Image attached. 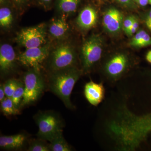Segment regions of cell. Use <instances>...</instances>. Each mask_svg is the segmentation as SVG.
<instances>
[{"label":"cell","instance_id":"cell-24","mask_svg":"<svg viewBox=\"0 0 151 151\" xmlns=\"http://www.w3.org/2000/svg\"><path fill=\"white\" fill-rule=\"evenodd\" d=\"M139 27V21L137 17L134 16V20L133 24L131 27L130 28L129 30L127 33V35L129 36H132L137 31V30Z\"/></svg>","mask_w":151,"mask_h":151},{"label":"cell","instance_id":"cell-34","mask_svg":"<svg viewBox=\"0 0 151 151\" xmlns=\"http://www.w3.org/2000/svg\"><path fill=\"white\" fill-rule=\"evenodd\" d=\"M97 1H101V0H97Z\"/></svg>","mask_w":151,"mask_h":151},{"label":"cell","instance_id":"cell-17","mask_svg":"<svg viewBox=\"0 0 151 151\" xmlns=\"http://www.w3.org/2000/svg\"><path fill=\"white\" fill-rule=\"evenodd\" d=\"M80 0H58V8L63 14L75 12L77 9Z\"/></svg>","mask_w":151,"mask_h":151},{"label":"cell","instance_id":"cell-3","mask_svg":"<svg viewBox=\"0 0 151 151\" xmlns=\"http://www.w3.org/2000/svg\"><path fill=\"white\" fill-rule=\"evenodd\" d=\"M103 53V41L100 35H92L84 42L81 49V60L84 72H89L100 61Z\"/></svg>","mask_w":151,"mask_h":151},{"label":"cell","instance_id":"cell-8","mask_svg":"<svg viewBox=\"0 0 151 151\" xmlns=\"http://www.w3.org/2000/svg\"><path fill=\"white\" fill-rule=\"evenodd\" d=\"M49 47L45 45L39 47L26 49L19 55L17 60L22 65L40 71L41 65L48 56Z\"/></svg>","mask_w":151,"mask_h":151},{"label":"cell","instance_id":"cell-1","mask_svg":"<svg viewBox=\"0 0 151 151\" xmlns=\"http://www.w3.org/2000/svg\"><path fill=\"white\" fill-rule=\"evenodd\" d=\"M81 73V71L74 66L55 71L50 78V90L61 99L69 109H73L74 108L70 101V95Z\"/></svg>","mask_w":151,"mask_h":151},{"label":"cell","instance_id":"cell-7","mask_svg":"<svg viewBox=\"0 0 151 151\" xmlns=\"http://www.w3.org/2000/svg\"><path fill=\"white\" fill-rule=\"evenodd\" d=\"M17 40L26 49L43 46L46 41V25L41 24L22 29L17 36Z\"/></svg>","mask_w":151,"mask_h":151},{"label":"cell","instance_id":"cell-26","mask_svg":"<svg viewBox=\"0 0 151 151\" xmlns=\"http://www.w3.org/2000/svg\"><path fill=\"white\" fill-rule=\"evenodd\" d=\"M6 97L4 89V84H1L0 85V102H2L5 98Z\"/></svg>","mask_w":151,"mask_h":151},{"label":"cell","instance_id":"cell-27","mask_svg":"<svg viewBox=\"0 0 151 151\" xmlns=\"http://www.w3.org/2000/svg\"><path fill=\"white\" fill-rule=\"evenodd\" d=\"M139 5L145 6L149 3V0H135Z\"/></svg>","mask_w":151,"mask_h":151},{"label":"cell","instance_id":"cell-28","mask_svg":"<svg viewBox=\"0 0 151 151\" xmlns=\"http://www.w3.org/2000/svg\"><path fill=\"white\" fill-rule=\"evenodd\" d=\"M146 24L147 27L149 25L151 24V9L150 12H149L148 15L147 17V19L146 20Z\"/></svg>","mask_w":151,"mask_h":151},{"label":"cell","instance_id":"cell-23","mask_svg":"<svg viewBox=\"0 0 151 151\" xmlns=\"http://www.w3.org/2000/svg\"><path fill=\"white\" fill-rule=\"evenodd\" d=\"M134 16H130L124 19L122 29L126 34H127V33L129 30L130 28L132 27L134 20Z\"/></svg>","mask_w":151,"mask_h":151},{"label":"cell","instance_id":"cell-14","mask_svg":"<svg viewBox=\"0 0 151 151\" xmlns=\"http://www.w3.org/2000/svg\"><path fill=\"white\" fill-rule=\"evenodd\" d=\"M27 139L26 135L18 134L11 136L0 137V147L7 150H17L22 148Z\"/></svg>","mask_w":151,"mask_h":151},{"label":"cell","instance_id":"cell-19","mask_svg":"<svg viewBox=\"0 0 151 151\" xmlns=\"http://www.w3.org/2000/svg\"><path fill=\"white\" fill-rule=\"evenodd\" d=\"M13 21L12 12L7 7L1 8L0 9V25L1 27L9 28Z\"/></svg>","mask_w":151,"mask_h":151},{"label":"cell","instance_id":"cell-13","mask_svg":"<svg viewBox=\"0 0 151 151\" xmlns=\"http://www.w3.org/2000/svg\"><path fill=\"white\" fill-rule=\"evenodd\" d=\"M69 29V25L65 17L63 16L52 20L50 25L49 31L52 37L59 40L65 37Z\"/></svg>","mask_w":151,"mask_h":151},{"label":"cell","instance_id":"cell-31","mask_svg":"<svg viewBox=\"0 0 151 151\" xmlns=\"http://www.w3.org/2000/svg\"><path fill=\"white\" fill-rule=\"evenodd\" d=\"M41 2L44 3V4H48L52 0H40Z\"/></svg>","mask_w":151,"mask_h":151},{"label":"cell","instance_id":"cell-30","mask_svg":"<svg viewBox=\"0 0 151 151\" xmlns=\"http://www.w3.org/2000/svg\"><path fill=\"white\" fill-rule=\"evenodd\" d=\"M146 60L148 62L151 63V50L147 53L146 57Z\"/></svg>","mask_w":151,"mask_h":151},{"label":"cell","instance_id":"cell-6","mask_svg":"<svg viewBox=\"0 0 151 151\" xmlns=\"http://www.w3.org/2000/svg\"><path fill=\"white\" fill-rule=\"evenodd\" d=\"M129 57L123 52L114 54L107 60L103 66L105 76L114 82L120 79L127 72L131 65Z\"/></svg>","mask_w":151,"mask_h":151},{"label":"cell","instance_id":"cell-29","mask_svg":"<svg viewBox=\"0 0 151 151\" xmlns=\"http://www.w3.org/2000/svg\"><path fill=\"white\" fill-rule=\"evenodd\" d=\"M12 1L17 5H21L24 4L26 2L27 0H12Z\"/></svg>","mask_w":151,"mask_h":151},{"label":"cell","instance_id":"cell-2","mask_svg":"<svg viewBox=\"0 0 151 151\" xmlns=\"http://www.w3.org/2000/svg\"><path fill=\"white\" fill-rule=\"evenodd\" d=\"M35 121L38 127L37 136L39 139L50 142L63 133L62 121L54 112L39 113L36 116Z\"/></svg>","mask_w":151,"mask_h":151},{"label":"cell","instance_id":"cell-4","mask_svg":"<svg viewBox=\"0 0 151 151\" xmlns=\"http://www.w3.org/2000/svg\"><path fill=\"white\" fill-rule=\"evenodd\" d=\"M24 93L20 107L24 106L37 100L44 89V82L40 71L31 68L24 77Z\"/></svg>","mask_w":151,"mask_h":151},{"label":"cell","instance_id":"cell-32","mask_svg":"<svg viewBox=\"0 0 151 151\" xmlns=\"http://www.w3.org/2000/svg\"><path fill=\"white\" fill-rule=\"evenodd\" d=\"M148 27V28L151 31V24H150L147 27Z\"/></svg>","mask_w":151,"mask_h":151},{"label":"cell","instance_id":"cell-9","mask_svg":"<svg viewBox=\"0 0 151 151\" xmlns=\"http://www.w3.org/2000/svg\"><path fill=\"white\" fill-rule=\"evenodd\" d=\"M124 21L122 13L117 9L112 8L108 9L104 14L103 25L108 32L116 33L122 29Z\"/></svg>","mask_w":151,"mask_h":151},{"label":"cell","instance_id":"cell-5","mask_svg":"<svg viewBox=\"0 0 151 151\" xmlns=\"http://www.w3.org/2000/svg\"><path fill=\"white\" fill-rule=\"evenodd\" d=\"M76 55L72 46L64 43L58 45L53 50L50 56V65L53 72L74 67Z\"/></svg>","mask_w":151,"mask_h":151},{"label":"cell","instance_id":"cell-25","mask_svg":"<svg viewBox=\"0 0 151 151\" xmlns=\"http://www.w3.org/2000/svg\"><path fill=\"white\" fill-rule=\"evenodd\" d=\"M122 5L129 8H134L135 5L134 0H116Z\"/></svg>","mask_w":151,"mask_h":151},{"label":"cell","instance_id":"cell-33","mask_svg":"<svg viewBox=\"0 0 151 151\" xmlns=\"http://www.w3.org/2000/svg\"><path fill=\"white\" fill-rule=\"evenodd\" d=\"M149 3L151 5V0H149Z\"/></svg>","mask_w":151,"mask_h":151},{"label":"cell","instance_id":"cell-22","mask_svg":"<svg viewBox=\"0 0 151 151\" xmlns=\"http://www.w3.org/2000/svg\"><path fill=\"white\" fill-rule=\"evenodd\" d=\"M19 82V81L14 79H9L6 81L4 86L6 97L11 98L17 87Z\"/></svg>","mask_w":151,"mask_h":151},{"label":"cell","instance_id":"cell-15","mask_svg":"<svg viewBox=\"0 0 151 151\" xmlns=\"http://www.w3.org/2000/svg\"><path fill=\"white\" fill-rule=\"evenodd\" d=\"M129 45L136 48L151 45V37L145 30H141L130 40Z\"/></svg>","mask_w":151,"mask_h":151},{"label":"cell","instance_id":"cell-18","mask_svg":"<svg viewBox=\"0 0 151 151\" xmlns=\"http://www.w3.org/2000/svg\"><path fill=\"white\" fill-rule=\"evenodd\" d=\"M1 109L6 116L16 115L19 113V108H17L10 97H6L1 102Z\"/></svg>","mask_w":151,"mask_h":151},{"label":"cell","instance_id":"cell-21","mask_svg":"<svg viewBox=\"0 0 151 151\" xmlns=\"http://www.w3.org/2000/svg\"><path fill=\"white\" fill-rule=\"evenodd\" d=\"M44 140L39 139L32 141L30 144L29 151H50L49 145L45 143Z\"/></svg>","mask_w":151,"mask_h":151},{"label":"cell","instance_id":"cell-12","mask_svg":"<svg viewBox=\"0 0 151 151\" xmlns=\"http://www.w3.org/2000/svg\"><path fill=\"white\" fill-rule=\"evenodd\" d=\"M98 19L97 11L90 6L85 7L80 12L77 19L78 26L84 30H88L94 27Z\"/></svg>","mask_w":151,"mask_h":151},{"label":"cell","instance_id":"cell-20","mask_svg":"<svg viewBox=\"0 0 151 151\" xmlns=\"http://www.w3.org/2000/svg\"><path fill=\"white\" fill-rule=\"evenodd\" d=\"M24 93V83L19 81L18 85L12 96L11 97L16 107L18 108L23 98Z\"/></svg>","mask_w":151,"mask_h":151},{"label":"cell","instance_id":"cell-11","mask_svg":"<svg viewBox=\"0 0 151 151\" xmlns=\"http://www.w3.org/2000/svg\"><path fill=\"white\" fill-rule=\"evenodd\" d=\"M17 59L15 52L13 47L9 44L5 43L0 47V69L1 72L6 73L13 69Z\"/></svg>","mask_w":151,"mask_h":151},{"label":"cell","instance_id":"cell-16","mask_svg":"<svg viewBox=\"0 0 151 151\" xmlns=\"http://www.w3.org/2000/svg\"><path fill=\"white\" fill-rule=\"evenodd\" d=\"M49 144V147L51 151H70L71 147L63 137V133L59 134L53 138Z\"/></svg>","mask_w":151,"mask_h":151},{"label":"cell","instance_id":"cell-10","mask_svg":"<svg viewBox=\"0 0 151 151\" xmlns=\"http://www.w3.org/2000/svg\"><path fill=\"white\" fill-rule=\"evenodd\" d=\"M84 94L90 104L97 106L105 97V89L103 83H95L93 81L87 82L84 86Z\"/></svg>","mask_w":151,"mask_h":151}]
</instances>
